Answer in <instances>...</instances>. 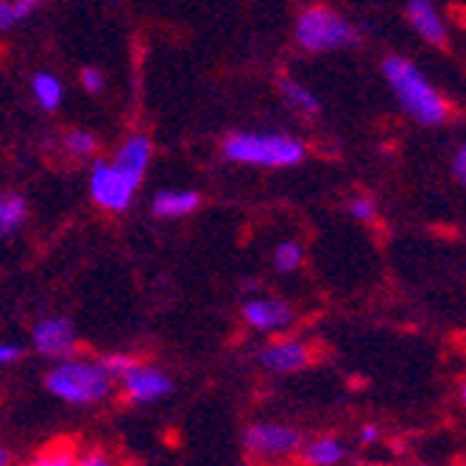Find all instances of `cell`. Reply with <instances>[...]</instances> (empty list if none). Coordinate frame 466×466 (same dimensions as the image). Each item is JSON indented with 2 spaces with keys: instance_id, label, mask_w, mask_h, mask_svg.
I'll return each mask as SVG.
<instances>
[{
  "instance_id": "cell-7",
  "label": "cell",
  "mask_w": 466,
  "mask_h": 466,
  "mask_svg": "<svg viewBox=\"0 0 466 466\" xmlns=\"http://www.w3.org/2000/svg\"><path fill=\"white\" fill-rule=\"evenodd\" d=\"M34 347L48 358H67L76 350V332L67 319H46L34 329Z\"/></svg>"
},
{
  "instance_id": "cell-1",
  "label": "cell",
  "mask_w": 466,
  "mask_h": 466,
  "mask_svg": "<svg viewBox=\"0 0 466 466\" xmlns=\"http://www.w3.org/2000/svg\"><path fill=\"white\" fill-rule=\"evenodd\" d=\"M383 73H386V81H389L391 93L397 96L400 106L413 120L425 123V126H439L447 120L444 98L436 93V87L413 62H408L402 56H389L383 62Z\"/></svg>"
},
{
  "instance_id": "cell-28",
  "label": "cell",
  "mask_w": 466,
  "mask_h": 466,
  "mask_svg": "<svg viewBox=\"0 0 466 466\" xmlns=\"http://www.w3.org/2000/svg\"><path fill=\"white\" fill-rule=\"evenodd\" d=\"M81 463H84V466H106L109 458H104V455H87Z\"/></svg>"
},
{
  "instance_id": "cell-21",
  "label": "cell",
  "mask_w": 466,
  "mask_h": 466,
  "mask_svg": "<svg viewBox=\"0 0 466 466\" xmlns=\"http://www.w3.org/2000/svg\"><path fill=\"white\" fill-rule=\"evenodd\" d=\"M101 363H104V369H106L109 374H117V377H123L132 366H137L132 358H126V355H109V358H104Z\"/></svg>"
},
{
  "instance_id": "cell-10",
  "label": "cell",
  "mask_w": 466,
  "mask_h": 466,
  "mask_svg": "<svg viewBox=\"0 0 466 466\" xmlns=\"http://www.w3.org/2000/svg\"><path fill=\"white\" fill-rule=\"evenodd\" d=\"M408 20L416 28V34L431 42V46H447V25L433 6V0H410L408 4Z\"/></svg>"
},
{
  "instance_id": "cell-15",
  "label": "cell",
  "mask_w": 466,
  "mask_h": 466,
  "mask_svg": "<svg viewBox=\"0 0 466 466\" xmlns=\"http://www.w3.org/2000/svg\"><path fill=\"white\" fill-rule=\"evenodd\" d=\"M282 96H285V101H288L296 112H302V115H316V112H319L316 96L305 87V84H299V81L282 78Z\"/></svg>"
},
{
  "instance_id": "cell-5",
  "label": "cell",
  "mask_w": 466,
  "mask_h": 466,
  "mask_svg": "<svg viewBox=\"0 0 466 466\" xmlns=\"http://www.w3.org/2000/svg\"><path fill=\"white\" fill-rule=\"evenodd\" d=\"M246 450L260 458H288L302 450V433L288 425H254L246 431Z\"/></svg>"
},
{
  "instance_id": "cell-14",
  "label": "cell",
  "mask_w": 466,
  "mask_h": 466,
  "mask_svg": "<svg viewBox=\"0 0 466 466\" xmlns=\"http://www.w3.org/2000/svg\"><path fill=\"white\" fill-rule=\"evenodd\" d=\"M347 458V447L338 439H316L305 447V461L316 466H335Z\"/></svg>"
},
{
  "instance_id": "cell-17",
  "label": "cell",
  "mask_w": 466,
  "mask_h": 466,
  "mask_svg": "<svg viewBox=\"0 0 466 466\" xmlns=\"http://www.w3.org/2000/svg\"><path fill=\"white\" fill-rule=\"evenodd\" d=\"M34 96L42 109H56L62 104V84L51 73H39L34 78Z\"/></svg>"
},
{
  "instance_id": "cell-19",
  "label": "cell",
  "mask_w": 466,
  "mask_h": 466,
  "mask_svg": "<svg viewBox=\"0 0 466 466\" xmlns=\"http://www.w3.org/2000/svg\"><path fill=\"white\" fill-rule=\"evenodd\" d=\"M65 146H67V151L76 154V157H90V154L96 151V140H93V135H87V132H73V135H67Z\"/></svg>"
},
{
  "instance_id": "cell-3",
  "label": "cell",
  "mask_w": 466,
  "mask_h": 466,
  "mask_svg": "<svg viewBox=\"0 0 466 466\" xmlns=\"http://www.w3.org/2000/svg\"><path fill=\"white\" fill-rule=\"evenodd\" d=\"M112 386V374L104 369V363H62L48 374V391L56 394L65 402L87 405L106 397Z\"/></svg>"
},
{
  "instance_id": "cell-20",
  "label": "cell",
  "mask_w": 466,
  "mask_h": 466,
  "mask_svg": "<svg viewBox=\"0 0 466 466\" xmlns=\"http://www.w3.org/2000/svg\"><path fill=\"white\" fill-rule=\"evenodd\" d=\"M350 213H352V218H358V221L369 224V221H374V216H377V207H374V201H371V198L358 196V198H352V201H350Z\"/></svg>"
},
{
  "instance_id": "cell-13",
  "label": "cell",
  "mask_w": 466,
  "mask_h": 466,
  "mask_svg": "<svg viewBox=\"0 0 466 466\" xmlns=\"http://www.w3.org/2000/svg\"><path fill=\"white\" fill-rule=\"evenodd\" d=\"M198 207V196L193 190H162L154 198V213L159 218H179Z\"/></svg>"
},
{
  "instance_id": "cell-24",
  "label": "cell",
  "mask_w": 466,
  "mask_h": 466,
  "mask_svg": "<svg viewBox=\"0 0 466 466\" xmlns=\"http://www.w3.org/2000/svg\"><path fill=\"white\" fill-rule=\"evenodd\" d=\"M452 174H455V179L466 187V146H461V148L455 151V159H452Z\"/></svg>"
},
{
  "instance_id": "cell-16",
  "label": "cell",
  "mask_w": 466,
  "mask_h": 466,
  "mask_svg": "<svg viewBox=\"0 0 466 466\" xmlns=\"http://www.w3.org/2000/svg\"><path fill=\"white\" fill-rule=\"evenodd\" d=\"M25 218V201L20 196H0V238L15 232Z\"/></svg>"
},
{
  "instance_id": "cell-26",
  "label": "cell",
  "mask_w": 466,
  "mask_h": 466,
  "mask_svg": "<svg viewBox=\"0 0 466 466\" xmlns=\"http://www.w3.org/2000/svg\"><path fill=\"white\" fill-rule=\"evenodd\" d=\"M20 358V350L17 347H12V344H0V366L4 363H12V360H17Z\"/></svg>"
},
{
  "instance_id": "cell-12",
  "label": "cell",
  "mask_w": 466,
  "mask_h": 466,
  "mask_svg": "<svg viewBox=\"0 0 466 466\" xmlns=\"http://www.w3.org/2000/svg\"><path fill=\"white\" fill-rule=\"evenodd\" d=\"M148 159H151V143L146 137H132L126 143L115 159V165L123 171V177L129 179L132 185H140L146 167H148Z\"/></svg>"
},
{
  "instance_id": "cell-29",
  "label": "cell",
  "mask_w": 466,
  "mask_h": 466,
  "mask_svg": "<svg viewBox=\"0 0 466 466\" xmlns=\"http://www.w3.org/2000/svg\"><path fill=\"white\" fill-rule=\"evenodd\" d=\"M9 461V455H6V450L4 447H0V463H6Z\"/></svg>"
},
{
  "instance_id": "cell-9",
  "label": "cell",
  "mask_w": 466,
  "mask_h": 466,
  "mask_svg": "<svg viewBox=\"0 0 466 466\" xmlns=\"http://www.w3.org/2000/svg\"><path fill=\"white\" fill-rule=\"evenodd\" d=\"M123 383H126V391H129L132 400L137 402H154L159 397H165L171 391V380H167L162 371H154V369H143V366H132L129 371L123 374Z\"/></svg>"
},
{
  "instance_id": "cell-22",
  "label": "cell",
  "mask_w": 466,
  "mask_h": 466,
  "mask_svg": "<svg viewBox=\"0 0 466 466\" xmlns=\"http://www.w3.org/2000/svg\"><path fill=\"white\" fill-rule=\"evenodd\" d=\"M81 84H84V90L101 93V90H104V76H101L96 67H87V70L81 73Z\"/></svg>"
},
{
  "instance_id": "cell-8",
  "label": "cell",
  "mask_w": 466,
  "mask_h": 466,
  "mask_svg": "<svg viewBox=\"0 0 466 466\" xmlns=\"http://www.w3.org/2000/svg\"><path fill=\"white\" fill-rule=\"evenodd\" d=\"M243 319L260 332H282L293 324V310L277 299H251L243 305Z\"/></svg>"
},
{
  "instance_id": "cell-18",
  "label": "cell",
  "mask_w": 466,
  "mask_h": 466,
  "mask_svg": "<svg viewBox=\"0 0 466 466\" xmlns=\"http://www.w3.org/2000/svg\"><path fill=\"white\" fill-rule=\"evenodd\" d=\"M302 263V248L296 246V243H279L277 251H274V266L285 274L296 271Z\"/></svg>"
},
{
  "instance_id": "cell-2",
  "label": "cell",
  "mask_w": 466,
  "mask_h": 466,
  "mask_svg": "<svg viewBox=\"0 0 466 466\" xmlns=\"http://www.w3.org/2000/svg\"><path fill=\"white\" fill-rule=\"evenodd\" d=\"M227 159L258 167H290L305 159V143L279 132H240L224 146Z\"/></svg>"
},
{
  "instance_id": "cell-25",
  "label": "cell",
  "mask_w": 466,
  "mask_h": 466,
  "mask_svg": "<svg viewBox=\"0 0 466 466\" xmlns=\"http://www.w3.org/2000/svg\"><path fill=\"white\" fill-rule=\"evenodd\" d=\"M46 0H15V15H17V20H23V17H28L36 6H42Z\"/></svg>"
},
{
  "instance_id": "cell-23",
  "label": "cell",
  "mask_w": 466,
  "mask_h": 466,
  "mask_svg": "<svg viewBox=\"0 0 466 466\" xmlns=\"http://www.w3.org/2000/svg\"><path fill=\"white\" fill-rule=\"evenodd\" d=\"M12 23H17V15H15V0H0V31L12 28Z\"/></svg>"
},
{
  "instance_id": "cell-30",
  "label": "cell",
  "mask_w": 466,
  "mask_h": 466,
  "mask_svg": "<svg viewBox=\"0 0 466 466\" xmlns=\"http://www.w3.org/2000/svg\"><path fill=\"white\" fill-rule=\"evenodd\" d=\"M461 402H463V408H466V383L461 386Z\"/></svg>"
},
{
  "instance_id": "cell-11",
  "label": "cell",
  "mask_w": 466,
  "mask_h": 466,
  "mask_svg": "<svg viewBox=\"0 0 466 466\" xmlns=\"http://www.w3.org/2000/svg\"><path fill=\"white\" fill-rule=\"evenodd\" d=\"M310 360V352L305 344L299 341H279V344H271L268 350H263L260 355V363L268 369V371H277V374H290V371H299L305 369Z\"/></svg>"
},
{
  "instance_id": "cell-27",
  "label": "cell",
  "mask_w": 466,
  "mask_h": 466,
  "mask_svg": "<svg viewBox=\"0 0 466 466\" xmlns=\"http://www.w3.org/2000/svg\"><path fill=\"white\" fill-rule=\"evenodd\" d=\"M377 439H380V431H377V428H371V425L363 428V433H360V441H363V444H374Z\"/></svg>"
},
{
  "instance_id": "cell-4",
  "label": "cell",
  "mask_w": 466,
  "mask_h": 466,
  "mask_svg": "<svg viewBox=\"0 0 466 466\" xmlns=\"http://www.w3.org/2000/svg\"><path fill=\"white\" fill-rule=\"evenodd\" d=\"M296 39H299L302 48L313 54H327V51L352 48L358 42V31L338 12L327 6H310L296 20Z\"/></svg>"
},
{
  "instance_id": "cell-6",
  "label": "cell",
  "mask_w": 466,
  "mask_h": 466,
  "mask_svg": "<svg viewBox=\"0 0 466 466\" xmlns=\"http://www.w3.org/2000/svg\"><path fill=\"white\" fill-rule=\"evenodd\" d=\"M135 187L137 185H132L129 179H126L117 165H104V162L96 165L93 179H90L93 198L106 209H126L129 207Z\"/></svg>"
}]
</instances>
